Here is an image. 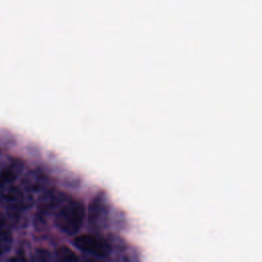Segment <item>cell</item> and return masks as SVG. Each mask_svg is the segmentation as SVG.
<instances>
[{
	"label": "cell",
	"instance_id": "cell-2",
	"mask_svg": "<svg viewBox=\"0 0 262 262\" xmlns=\"http://www.w3.org/2000/svg\"><path fill=\"white\" fill-rule=\"evenodd\" d=\"M74 245L81 251L97 257H105L112 250L110 244L105 239L88 233L78 235L74 239Z\"/></svg>",
	"mask_w": 262,
	"mask_h": 262
},
{
	"label": "cell",
	"instance_id": "cell-6",
	"mask_svg": "<svg viewBox=\"0 0 262 262\" xmlns=\"http://www.w3.org/2000/svg\"><path fill=\"white\" fill-rule=\"evenodd\" d=\"M13 243L10 221L6 215L0 211V257L7 253Z\"/></svg>",
	"mask_w": 262,
	"mask_h": 262
},
{
	"label": "cell",
	"instance_id": "cell-10",
	"mask_svg": "<svg viewBox=\"0 0 262 262\" xmlns=\"http://www.w3.org/2000/svg\"><path fill=\"white\" fill-rule=\"evenodd\" d=\"M34 262H56V260L48 250L39 248L35 251Z\"/></svg>",
	"mask_w": 262,
	"mask_h": 262
},
{
	"label": "cell",
	"instance_id": "cell-3",
	"mask_svg": "<svg viewBox=\"0 0 262 262\" xmlns=\"http://www.w3.org/2000/svg\"><path fill=\"white\" fill-rule=\"evenodd\" d=\"M25 190L29 193H45L52 189V179L41 170L30 171L23 179Z\"/></svg>",
	"mask_w": 262,
	"mask_h": 262
},
{
	"label": "cell",
	"instance_id": "cell-1",
	"mask_svg": "<svg viewBox=\"0 0 262 262\" xmlns=\"http://www.w3.org/2000/svg\"><path fill=\"white\" fill-rule=\"evenodd\" d=\"M85 214L83 203L69 199L58 208L55 215V223L62 232L73 235L83 225Z\"/></svg>",
	"mask_w": 262,
	"mask_h": 262
},
{
	"label": "cell",
	"instance_id": "cell-9",
	"mask_svg": "<svg viewBox=\"0 0 262 262\" xmlns=\"http://www.w3.org/2000/svg\"><path fill=\"white\" fill-rule=\"evenodd\" d=\"M21 170H23V164L21 163H19V162L12 163L7 168L2 170L0 175H1L4 183L12 182L17 178V176H18V174L20 173Z\"/></svg>",
	"mask_w": 262,
	"mask_h": 262
},
{
	"label": "cell",
	"instance_id": "cell-5",
	"mask_svg": "<svg viewBox=\"0 0 262 262\" xmlns=\"http://www.w3.org/2000/svg\"><path fill=\"white\" fill-rule=\"evenodd\" d=\"M69 199L70 198H68L63 192L54 190L52 188L41 195L39 200V212L42 214H46L54 210L55 208L60 207Z\"/></svg>",
	"mask_w": 262,
	"mask_h": 262
},
{
	"label": "cell",
	"instance_id": "cell-4",
	"mask_svg": "<svg viewBox=\"0 0 262 262\" xmlns=\"http://www.w3.org/2000/svg\"><path fill=\"white\" fill-rule=\"evenodd\" d=\"M1 200L7 207L17 210L26 209L33 203L32 194L17 186L5 187L1 191Z\"/></svg>",
	"mask_w": 262,
	"mask_h": 262
},
{
	"label": "cell",
	"instance_id": "cell-8",
	"mask_svg": "<svg viewBox=\"0 0 262 262\" xmlns=\"http://www.w3.org/2000/svg\"><path fill=\"white\" fill-rule=\"evenodd\" d=\"M54 257L56 262H81L78 255L67 246L58 247L55 250Z\"/></svg>",
	"mask_w": 262,
	"mask_h": 262
},
{
	"label": "cell",
	"instance_id": "cell-12",
	"mask_svg": "<svg viewBox=\"0 0 262 262\" xmlns=\"http://www.w3.org/2000/svg\"><path fill=\"white\" fill-rule=\"evenodd\" d=\"M87 262H103L101 260H98V259H94V258H90L87 260Z\"/></svg>",
	"mask_w": 262,
	"mask_h": 262
},
{
	"label": "cell",
	"instance_id": "cell-7",
	"mask_svg": "<svg viewBox=\"0 0 262 262\" xmlns=\"http://www.w3.org/2000/svg\"><path fill=\"white\" fill-rule=\"evenodd\" d=\"M106 213V204L101 196L95 198L89 206V220L96 222Z\"/></svg>",
	"mask_w": 262,
	"mask_h": 262
},
{
	"label": "cell",
	"instance_id": "cell-13",
	"mask_svg": "<svg viewBox=\"0 0 262 262\" xmlns=\"http://www.w3.org/2000/svg\"><path fill=\"white\" fill-rule=\"evenodd\" d=\"M4 184V181H3V179H2V177H1V175H0V186H2Z\"/></svg>",
	"mask_w": 262,
	"mask_h": 262
},
{
	"label": "cell",
	"instance_id": "cell-11",
	"mask_svg": "<svg viewBox=\"0 0 262 262\" xmlns=\"http://www.w3.org/2000/svg\"><path fill=\"white\" fill-rule=\"evenodd\" d=\"M5 262H28V260L24 254H17L15 256L9 257Z\"/></svg>",
	"mask_w": 262,
	"mask_h": 262
}]
</instances>
